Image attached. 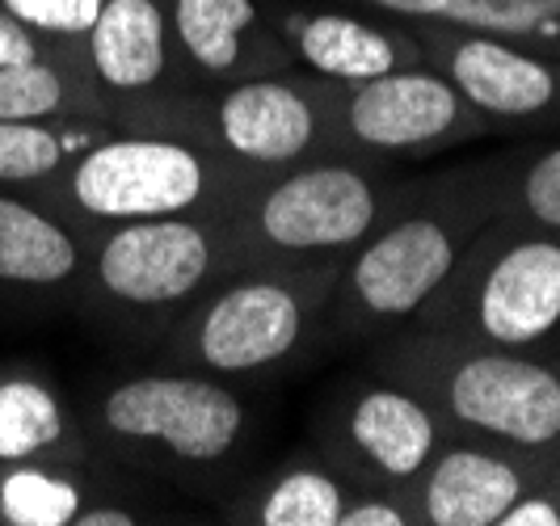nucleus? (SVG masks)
<instances>
[{
  "mask_svg": "<svg viewBox=\"0 0 560 526\" xmlns=\"http://www.w3.org/2000/svg\"><path fill=\"white\" fill-rule=\"evenodd\" d=\"M341 261L236 266L168 325L152 350L165 366L215 379H266L325 337Z\"/></svg>",
  "mask_w": 560,
  "mask_h": 526,
  "instance_id": "20e7f679",
  "label": "nucleus"
},
{
  "mask_svg": "<svg viewBox=\"0 0 560 526\" xmlns=\"http://www.w3.org/2000/svg\"><path fill=\"white\" fill-rule=\"evenodd\" d=\"M118 131L190 139L249 177L341 152L329 114V81L304 68L228 89H165L127 114Z\"/></svg>",
  "mask_w": 560,
  "mask_h": 526,
  "instance_id": "0eeeda50",
  "label": "nucleus"
},
{
  "mask_svg": "<svg viewBox=\"0 0 560 526\" xmlns=\"http://www.w3.org/2000/svg\"><path fill=\"white\" fill-rule=\"evenodd\" d=\"M552 464H560V455L447 434L413 480L421 526H498Z\"/></svg>",
  "mask_w": 560,
  "mask_h": 526,
  "instance_id": "dca6fc26",
  "label": "nucleus"
},
{
  "mask_svg": "<svg viewBox=\"0 0 560 526\" xmlns=\"http://www.w3.org/2000/svg\"><path fill=\"white\" fill-rule=\"evenodd\" d=\"M177 89H228L295 68L261 0H165Z\"/></svg>",
  "mask_w": 560,
  "mask_h": 526,
  "instance_id": "2eb2a0df",
  "label": "nucleus"
},
{
  "mask_svg": "<svg viewBox=\"0 0 560 526\" xmlns=\"http://www.w3.org/2000/svg\"><path fill=\"white\" fill-rule=\"evenodd\" d=\"M173 510L143 480L110 464H9L0 468V526H143Z\"/></svg>",
  "mask_w": 560,
  "mask_h": 526,
  "instance_id": "4468645a",
  "label": "nucleus"
},
{
  "mask_svg": "<svg viewBox=\"0 0 560 526\" xmlns=\"http://www.w3.org/2000/svg\"><path fill=\"white\" fill-rule=\"evenodd\" d=\"M51 51H72V47H59L51 38L34 34V30L22 26L13 13L0 9V68L22 63V59H34V56H51Z\"/></svg>",
  "mask_w": 560,
  "mask_h": 526,
  "instance_id": "cd10ccee",
  "label": "nucleus"
},
{
  "mask_svg": "<svg viewBox=\"0 0 560 526\" xmlns=\"http://www.w3.org/2000/svg\"><path fill=\"white\" fill-rule=\"evenodd\" d=\"M9 464H106L77 396L34 359H0V468Z\"/></svg>",
  "mask_w": 560,
  "mask_h": 526,
  "instance_id": "a211bd4d",
  "label": "nucleus"
},
{
  "mask_svg": "<svg viewBox=\"0 0 560 526\" xmlns=\"http://www.w3.org/2000/svg\"><path fill=\"white\" fill-rule=\"evenodd\" d=\"M493 215L498 161L409 182L393 215L341 261L325 337L371 346L384 332L405 329Z\"/></svg>",
  "mask_w": 560,
  "mask_h": 526,
  "instance_id": "f257e3e1",
  "label": "nucleus"
},
{
  "mask_svg": "<svg viewBox=\"0 0 560 526\" xmlns=\"http://www.w3.org/2000/svg\"><path fill=\"white\" fill-rule=\"evenodd\" d=\"M409 182L384 161L316 156L253 177L228 207L241 266L266 261H346L393 215Z\"/></svg>",
  "mask_w": 560,
  "mask_h": 526,
  "instance_id": "423d86ee",
  "label": "nucleus"
},
{
  "mask_svg": "<svg viewBox=\"0 0 560 526\" xmlns=\"http://www.w3.org/2000/svg\"><path fill=\"white\" fill-rule=\"evenodd\" d=\"M421 56L447 77L489 131H560V56L455 22H409Z\"/></svg>",
  "mask_w": 560,
  "mask_h": 526,
  "instance_id": "f8f14e48",
  "label": "nucleus"
},
{
  "mask_svg": "<svg viewBox=\"0 0 560 526\" xmlns=\"http://www.w3.org/2000/svg\"><path fill=\"white\" fill-rule=\"evenodd\" d=\"M439 22L514 38L552 56L560 47V0H451Z\"/></svg>",
  "mask_w": 560,
  "mask_h": 526,
  "instance_id": "b1692460",
  "label": "nucleus"
},
{
  "mask_svg": "<svg viewBox=\"0 0 560 526\" xmlns=\"http://www.w3.org/2000/svg\"><path fill=\"white\" fill-rule=\"evenodd\" d=\"M498 161V220L560 236V139Z\"/></svg>",
  "mask_w": 560,
  "mask_h": 526,
  "instance_id": "5701e85b",
  "label": "nucleus"
},
{
  "mask_svg": "<svg viewBox=\"0 0 560 526\" xmlns=\"http://www.w3.org/2000/svg\"><path fill=\"white\" fill-rule=\"evenodd\" d=\"M102 118L118 127L148 97L177 89L168 63L165 0H102L81 43Z\"/></svg>",
  "mask_w": 560,
  "mask_h": 526,
  "instance_id": "f3484780",
  "label": "nucleus"
},
{
  "mask_svg": "<svg viewBox=\"0 0 560 526\" xmlns=\"http://www.w3.org/2000/svg\"><path fill=\"white\" fill-rule=\"evenodd\" d=\"M498 526H560V464L544 471L532 489L505 510Z\"/></svg>",
  "mask_w": 560,
  "mask_h": 526,
  "instance_id": "bb28decb",
  "label": "nucleus"
},
{
  "mask_svg": "<svg viewBox=\"0 0 560 526\" xmlns=\"http://www.w3.org/2000/svg\"><path fill=\"white\" fill-rule=\"evenodd\" d=\"M110 131L102 118H0V190L34 195Z\"/></svg>",
  "mask_w": 560,
  "mask_h": 526,
  "instance_id": "412c9836",
  "label": "nucleus"
},
{
  "mask_svg": "<svg viewBox=\"0 0 560 526\" xmlns=\"http://www.w3.org/2000/svg\"><path fill=\"white\" fill-rule=\"evenodd\" d=\"M261 4L291 63L320 81L354 84L425 63L409 22H396L388 13L359 9L346 0H261Z\"/></svg>",
  "mask_w": 560,
  "mask_h": 526,
  "instance_id": "ddd939ff",
  "label": "nucleus"
},
{
  "mask_svg": "<svg viewBox=\"0 0 560 526\" xmlns=\"http://www.w3.org/2000/svg\"><path fill=\"white\" fill-rule=\"evenodd\" d=\"M253 177L190 139L118 131L84 148L30 198L51 207L77 232L165 215H228Z\"/></svg>",
  "mask_w": 560,
  "mask_h": 526,
  "instance_id": "6e6552de",
  "label": "nucleus"
},
{
  "mask_svg": "<svg viewBox=\"0 0 560 526\" xmlns=\"http://www.w3.org/2000/svg\"><path fill=\"white\" fill-rule=\"evenodd\" d=\"M0 118H102L81 51H51L0 68Z\"/></svg>",
  "mask_w": 560,
  "mask_h": 526,
  "instance_id": "4be33fe9",
  "label": "nucleus"
},
{
  "mask_svg": "<svg viewBox=\"0 0 560 526\" xmlns=\"http://www.w3.org/2000/svg\"><path fill=\"white\" fill-rule=\"evenodd\" d=\"M4 13H13L22 26H30L34 34L51 38L59 47L81 51L84 34L93 26L102 0H0Z\"/></svg>",
  "mask_w": 560,
  "mask_h": 526,
  "instance_id": "393cba45",
  "label": "nucleus"
},
{
  "mask_svg": "<svg viewBox=\"0 0 560 526\" xmlns=\"http://www.w3.org/2000/svg\"><path fill=\"white\" fill-rule=\"evenodd\" d=\"M409 325L552 354L560 346V236L493 215Z\"/></svg>",
  "mask_w": 560,
  "mask_h": 526,
  "instance_id": "1a4fd4ad",
  "label": "nucleus"
},
{
  "mask_svg": "<svg viewBox=\"0 0 560 526\" xmlns=\"http://www.w3.org/2000/svg\"><path fill=\"white\" fill-rule=\"evenodd\" d=\"M77 409L97 455L143 484L198 489L241 464L253 434V405L232 379L186 366L102 375L77 391Z\"/></svg>",
  "mask_w": 560,
  "mask_h": 526,
  "instance_id": "f03ea898",
  "label": "nucleus"
},
{
  "mask_svg": "<svg viewBox=\"0 0 560 526\" xmlns=\"http://www.w3.org/2000/svg\"><path fill=\"white\" fill-rule=\"evenodd\" d=\"M89 236L30 195L0 190V291L34 304L81 300Z\"/></svg>",
  "mask_w": 560,
  "mask_h": 526,
  "instance_id": "6ab92c4d",
  "label": "nucleus"
},
{
  "mask_svg": "<svg viewBox=\"0 0 560 526\" xmlns=\"http://www.w3.org/2000/svg\"><path fill=\"white\" fill-rule=\"evenodd\" d=\"M451 430L413 388L366 366L341 379L312 413V446L354 484L413 489Z\"/></svg>",
  "mask_w": 560,
  "mask_h": 526,
  "instance_id": "9b49d317",
  "label": "nucleus"
},
{
  "mask_svg": "<svg viewBox=\"0 0 560 526\" xmlns=\"http://www.w3.org/2000/svg\"><path fill=\"white\" fill-rule=\"evenodd\" d=\"M329 114L346 156L384 165L439 156L489 136V122L434 63L396 68L354 84L329 81Z\"/></svg>",
  "mask_w": 560,
  "mask_h": 526,
  "instance_id": "9d476101",
  "label": "nucleus"
},
{
  "mask_svg": "<svg viewBox=\"0 0 560 526\" xmlns=\"http://www.w3.org/2000/svg\"><path fill=\"white\" fill-rule=\"evenodd\" d=\"M371 346L366 366L418 391L451 434L560 455V350H505L413 325Z\"/></svg>",
  "mask_w": 560,
  "mask_h": 526,
  "instance_id": "7ed1b4c3",
  "label": "nucleus"
},
{
  "mask_svg": "<svg viewBox=\"0 0 560 526\" xmlns=\"http://www.w3.org/2000/svg\"><path fill=\"white\" fill-rule=\"evenodd\" d=\"M354 489L359 484L337 464L304 446L236 484L220 501V518L232 526H341Z\"/></svg>",
  "mask_w": 560,
  "mask_h": 526,
  "instance_id": "aec40b11",
  "label": "nucleus"
},
{
  "mask_svg": "<svg viewBox=\"0 0 560 526\" xmlns=\"http://www.w3.org/2000/svg\"><path fill=\"white\" fill-rule=\"evenodd\" d=\"M346 4L388 13V17H396V22H439V17L447 13L451 0H346Z\"/></svg>",
  "mask_w": 560,
  "mask_h": 526,
  "instance_id": "c85d7f7f",
  "label": "nucleus"
},
{
  "mask_svg": "<svg viewBox=\"0 0 560 526\" xmlns=\"http://www.w3.org/2000/svg\"><path fill=\"white\" fill-rule=\"evenodd\" d=\"M341 526H421L413 489L393 484H359L341 510Z\"/></svg>",
  "mask_w": 560,
  "mask_h": 526,
  "instance_id": "a878e982",
  "label": "nucleus"
},
{
  "mask_svg": "<svg viewBox=\"0 0 560 526\" xmlns=\"http://www.w3.org/2000/svg\"><path fill=\"white\" fill-rule=\"evenodd\" d=\"M241 266L228 215H165L89 232L81 307L102 329L152 346L207 287Z\"/></svg>",
  "mask_w": 560,
  "mask_h": 526,
  "instance_id": "39448f33",
  "label": "nucleus"
},
{
  "mask_svg": "<svg viewBox=\"0 0 560 526\" xmlns=\"http://www.w3.org/2000/svg\"><path fill=\"white\" fill-rule=\"evenodd\" d=\"M557 56H560V47H557Z\"/></svg>",
  "mask_w": 560,
  "mask_h": 526,
  "instance_id": "c756f323",
  "label": "nucleus"
}]
</instances>
